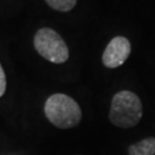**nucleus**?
Returning <instances> with one entry per match:
<instances>
[{
    "instance_id": "423d86ee",
    "label": "nucleus",
    "mask_w": 155,
    "mask_h": 155,
    "mask_svg": "<svg viewBox=\"0 0 155 155\" xmlns=\"http://www.w3.org/2000/svg\"><path fill=\"white\" fill-rule=\"evenodd\" d=\"M45 1L51 8L62 13L70 12L77 4V0H45Z\"/></svg>"
},
{
    "instance_id": "20e7f679",
    "label": "nucleus",
    "mask_w": 155,
    "mask_h": 155,
    "mask_svg": "<svg viewBox=\"0 0 155 155\" xmlns=\"http://www.w3.org/2000/svg\"><path fill=\"white\" fill-rule=\"evenodd\" d=\"M131 53V44L129 39L123 36L114 37L108 43L102 54V63L107 68H117L127 60Z\"/></svg>"
},
{
    "instance_id": "39448f33",
    "label": "nucleus",
    "mask_w": 155,
    "mask_h": 155,
    "mask_svg": "<svg viewBox=\"0 0 155 155\" xmlns=\"http://www.w3.org/2000/svg\"><path fill=\"white\" fill-rule=\"evenodd\" d=\"M129 155H155V138L150 137L129 147Z\"/></svg>"
},
{
    "instance_id": "f03ea898",
    "label": "nucleus",
    "mask_w": 155,
    "mask_h": 155,
    "mask_svg": "<svg viewBox=\"0 0 155 155\" xmlns=\"http://www.w3.org/2000/svg\"><path fill=\"white\" fill-rule=\"evenodd\" d=\"M109 121L122 129L136 127L143 117V105L139 97L131 91H120L111 99Z\"/></svg>"
},
{
    "instance_id": "0eeeda50",
    "label": "nucleus",
    "mask_w": 155,
    "mask_h": 155,
    "mask_svg": "<svg viewBox=\"0 0 155 155\" xmlns=\"http://www.w3.org/2000/svg\"><path fill=\"white\" fill-rule=\"evenodd\" d=\"M6 87H7V81H6V75L5 71L2 69V67L0 64V98L5 94Z\"/></svg>"
},
{
    "instance_id": "f257e3e1",
    "label": "nucleus",
    "mask_w": 155,
    "mask_h": 155,
    "mask_svg": "<svg viewBox=\"0 0 155 155\" xmlns=\"http://www.w3.org/2000/svg\"><path fill=\"white\" fill-rule=\"evenodd\" d=\"M45 115L54 127L71 129L77 127L82 120V109L71 97L55 93L47 98L44 106Z\"/></svg>"
},
{
    "instance_id": "6e6552de",
    "label": "nucleus",
    "mask_w": 155,
    "mask_h": 155,
    "mask_svg": "<svg viewBox=\"0 0 155 155\" xmlns=\"http://www.w3.org/2000/svg\"><path fill=\"white\" fill-rule=\"evenodd\" d=\"M76 155H81V154H76Z\"/></svg>"
},
{
    "instance_id": "7ed1b4c3",
    "label": "nucleus",
    "mask_w": 155,
    "mask_h": 155,
    "mask_svg": "<svg viewBox=\"0 0 155 155\" xmlns=\"http://www.w3.org/2000/svg\"><path fill=\"white\" fill-rule=\"evenodd\" d=\"M33 45L39 55L52 63L60 64L69 59V50L66 41L53 29H39L35 35Z\"/></svg>"
}]
</instances>
